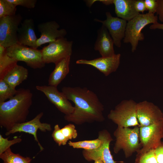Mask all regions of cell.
Masks as SVG:
<instances>
[{"instance_id":"cell-1","label":"cell","mask_w":163,"mask_h":163,"mask_svg":"<svg viewBox=\"0 0 163 163\" xmlns=\"http://www.w3.org/2000/svg\"><path fill=\"white\" fill-rule=\"evenodd\" d=\"M61 90L75 105L73 112L65 115L66 121L77 125L104 121V106L93 91L86 87H79L65 86Z\"/></svg>"},{"instance_id":"cell-2","label":"cell","mask_w":163,"mask_h":163,"mask_svg":"<svg viewBox=\"0 0 163 163\" xmlns=\"http://www.w3.org/2000/svg\"><path fill=\"white\" fill-rule=\"evenodd\" d=\"M33 94L28 89L20 88L8 101L0 102V126L7 131L26 122L32 104Z\"/></svg>"},{"instance_id":"cell-3","label":"cell","mask_w":163,"mask_h":163,"mask_svg":"<svg viewBox=\"0 0 163 163\" xmlns=\"http://www.w3.org/2000/svg\"><path fill=\"white\" fill-rule=\"evenodd\" d=\"M139 126L133 128L118 126L113 133L116 142L113 148L117 154L122 150L126 158L131 156L133 153L141 149L139 140Z\"/></svg>"},{"instance_id":"cell-4","label":"cell","mask_w":163,"mask_h":163,"mask_svg":"<svg viewBox=\"0 0 163 163\" xmlns=\"http://www.w3.org/2000/svg\"><path fill=\"white\" fill-rule=\"evenodd\" d=\"M157 21V16L148 12L145 14L139 13L128 21L123 42L131 44L132 52L136 50L139 41L144 39V34L142 32V29L149 24L158 22Z\"/></svg>"},{"instance_id":"cell-5","label":"cell","mask_w":163,"mask_h":163,"mask_svg":"<svg viewBox=\"0 0 163 163\" xmlns=\"http://www.w3.org/2000/svg\"><path fill=\"white\" fill-rule=\"evenodd\" d=\"M137 104L133 100H123L110 110L107 117L119 126H139L137 117Z\"/></svg>"},{"instance_id":"cell-6","label":"cell","mask_w":163,"mask_h":163,"mask_svg":"<svg viewBox=\"0 0 163 163\" xmlns=\"http://www.w3.org/2000/svg\"><path fill=\"white\" fill-rule=\"evenodd\" d=\"M6 51L10 57L18 62H24L34 69H41L45 66L41 50L17 43L7 48Z\"/></svg>"},{"instance_id":"cell-7","label":"cell","mask_w":163,"mask_h":163,"mask_svg":"<svg viewBox=\"0 0 163 163\" xmlns=\"http://www.w3.org/2000/svg\"><path fill=\"white\" fill-rule=\"evenodd\" d=\"M72 41L64 37L51 42L41 50L44 63L56 64L62 59L71 57L72 53Z\"/></svg>"},{"instance_id":"cell-8","label":"cell","mask_w":163,"mask_h":163,"mask_svg":"<svg viewBox=\"0 0 163 163\" xmlns=\"http://www.w3.org/2000/svg\"><path fill=\"white\" fill-rule=\"evenodd\" d=\"M22 20L20 14L0 18V45L7 48L18 43V31Z\"/></svg>"},{"instance_id":"cell-9","label":"cell","mask_w":163,"mask_h":163,"mask_svg":"<svg viewBox=\"0 0 163 163\" xmlns=\"http://www.w3.org/2000/svg\"><path fill=\"white\" fill-rule=\"evenodd\" d=\"M98 138L101 141L100 146L94 149H83L84 158L88 161L101 160L103 163H116L110 150V143L113 140L110 133L106 129L101 130L98 133Z\"/></svg>"},{"instance_id":"cell-10","label":"cell","mask_w":163,"mask_h":163,"mask_svg":"<svg viewBox=\"0 0 163 163\" xmlns=\"http://www.w3.org/2000/svg\"><path fill=\"white\" fill-rule=\"evenodd\" d=\"M139 140L141 149L137 153H142L155 149L161 143V120L147 126H140Z\"/></svg>"},{"instance_id":"cell-11","label":"cell","mask_w":163,"mask_h":163,"mask_svg":"<svg viewBox=\"0 0 163 163\" xmlns=\"http://www.w3.org/2000/svg\"><path fill=\"white\" fill-rule=\"evenodd\" d=\"M43 114V112H40L32 120L15 125L11 130L5 133V135L8 136L17 132H22L31 134L33 136L35 140L37 142L40 151H42L44 148L38 139L37 131L39 129L42 132H46L51 131L52 129L50 124L40 122Z\"/></svg>"},{"instance_id":"cell-12","label":"cell","mask_w":163,"mask_h":163,"mask_svg":"<svg viewBox=\"0 0 163 163\" xmlns=\"http://www.w3.org/2000/svg\"><path fill=\"white\" fill-rule=\"evenodd\" d=\"M36 88L43 92L49 101L65 115L73 112L74 107L63 93L58 90L57 87L49 85H37Z\"/></svg>"},{"instance_id":"cell-13","label":"cell","mask_w":163,"mask_h":163,"mask_svg":"<svg viewBox=\"0 0 163 163\" xmlns=\"http://www.w3.org/2000/svg\"><path fill=\"white\" fill-rule=\"evenodd\" d=\"M162 112L153 103L144 101L137 103V117L139 126H147L162 120Z\"/></svg>"},{"instance_id":"cell-14","label":"cell","mask_w":163,"mask_h":163,"mask_svg":"<svg viewBox=\"0 0 163 163\" xmlns=\"http://www.w3.org/2000/svg\"><path fill=\"white\" fill-rule=\"evenodd\" d=\"M106 19L102 21L97 18L94 21L101 23L108 30L114 44L118 47L121 46V41L124 38L127 21L118 17H113L109 12L106 13Z\"/></svg>"},{"instance_id":"cell-15","label":"cell","mask_w":163,"mask_h":163,"mask_svg":"<svg viewBox=\"0 0 163 163\" xmlns=\"http://www.w3.org/2000/svg\"><path fill=\"white\" fill-rule=\"evenodd\" d=\"M120 57L121 54L118 53L111 56L101 57L91 60L80 59L76 63L92 66L107 76L117 71L120 65Z\"/></svg>"},{"instance_id":"cell-16","label":"cell","mask_w":163,"mask_h":163,"mask_svg":"<svg viewBox=\"0 0 163 163\" xmlns=\"http://www.w3.org/2000/svg\"><path fill=\"white\" fill-rule=\"evenodd\" d=\"M59 24L54 21L39 24L37 29L41 34L37 41L36 48L43 44L49 43L58 38L64 37L67 31L64 29H59Z\"/></svg>"},{"instance_id":"cell-17","label":"cell","mask_w":163,"mask_h":163,"mask_svg":"<svg viewBox=\"0 0 163 163\" xmlns=\"http://www.w3.org/2000/svg\"><path fill=\"white\" fill-rule=\"evenodd\" d=\"M38 39L35 34L33 20L32 18L24 20L21 23L18 30V43L37 49Z\"/></svg>"},{"instance_id":"cell-18","label":"cell","mask_w":163,"mask_h":163,"mask_svg":"<svg viewBox=\"0 0 163 163\" xmlns=\"http://www.w3.org/2000/svg\"><path fill=\"white\" fill-rule=\"evenodd\" d=\"M113 40L107 28L103 25L98 30L94 49L98 51L101 57H109L115 53Z\"/></svg>"},{"instance_id":"cell-19","label":"cell","mask_w":163,"mask_h":163,"mask_svg":"<svg viewBox=\"0 0 163 163\" xmlns=\"http://www.w3.org/2000/svg\"><path fill=\"white\" fill-rule=\"evenodd\" d=\"M135 0H113L117 16L128 21L138 15L139 13L135 8Z\"/></svg>"},{"instance_id":"cell-20","label":"cell","mask_w":163,"mask_h":163,"mask_svg":"<svg viewBox=\"0 0 163 163\" xmlns=\"http://www.w3.org/2000/svg\"><path fill=\"white\" fill-rule=\"evenodd\" d=\"M70 57L64 58L55 64L48 80L49 85L57 87L69 72Z\"/></svg>"},{"instance_id":"cell-21","label":"cell","mask_w":163,"mask_h":163,"mask_svg":"<svg viewBox=\"0 0 163 163\" xmlns=\"http://www.w3.org/2000/svg\"><path fill=\"white\" fill-rule=\"evenodd\" d=\"M28 75V72L27 69L17 64L9 71L3 79L15 88L27 79Z\"/></svg>"},{"instance_id":"cell-22","label":"cell","mask_w":163,"mask_h":163,"mask_svg":"<svg viewBox=\"0 0 163 163\" xmlns=\"http://www.w3.org/2000/svg\"><path fill=\"white\" fill-rule=\"evenodd\" d=\"M7 48L0 45V80L3 79L18 61L7 54Z\"/></svg>"},{"instance_id":"cell-23","label":"cell","mask_w":163,"mask_h":163,"mask_svg":"<svg viewBox=\"0 0 163 163\" xmlns=\"http://www.w3.org/2000/svg\"><path fill=\"white\" fill-rule=\"evenodd\" d=\"M0 158L4 163H31L32 160L29 157H24L13 153L11 148L0 155Z\"/></svg>"},{"instance_id":"cell-24","label":"cell","mask_w":163,"mask_h":163,"mask_svg":"<svg viewBox=\"0 0 163 163\" xmlns=\"http://www.w3.org/2000/svg\"><path fill=\"white\" fill-rule=\"evenodd\" d=\"M101 143V140L97 138L90 140H85L77 142L69 141V145L74 149H82L85 150H92L96 149L100 146Z\"/></svg>"},{"instance_id":"cell-25","label":"cell","mask_w":163,"mask_h":163,"mask_svg":"<svg viewBox=\"0 0 163 163\" xmlns=\"http://www.w3.org/2000/svg\"><path fill=\"white\" fill-rule=\"evenodd\" d=\"M17 90L12 87L3 79L0 80V102L6 101L13 97Z\"/></svg>"},{"instance_id":"cell-26","label":"cell","mask_w":163,"mask_h":163,"mask_svg":"<svg viewBox=\"0 0 163 163\" xmlns=\"http://www.w3.org/2000/svg\"><path fill=\"white\" fill-rule=\"evenodd\" d=\"M16 7L8 0H0V18L16 14Z\"/></svg>"},{"instance_id":"cell-27","label":"cell","mask_w":163,"mask_h":163,"mask_svg":"<svg viewBox=\"0 0 163 163\" xmlns=\"http://www.w3.org/2000/svg\"><path fill=\"white\" fill-rule=\"evenodd\" d=\"M134 163H158L154 149L142 153H137Z\"/></svg>"},{"instance_id":"cell-28","label":"cell","mask_w":163,"mask_h":163,"mask_svg":"<svg viewBox=\"0 0 163 163\" xmlns=\"http://www.w3.org/2000/svg\"><path fill=\"white\" fill-rule=\"evenodd\" d=\"M52 136L54 141L59 146L66 145L69 140L63 134L58 124L55 125Z\"/></svg>"},{"instance_id":"cell-29","label":"cell","mask_w":163,"mask_h":163,"mask_svg":"<svg viewBox=\"0 0 163 163\" xmlns=\"http://www.w3.org/2000/svg\"><path fill=\"white\" fill-rule=\"evenodd\" d=\"M8 138H4L2 135L0 134V155L10 148L12 145L19 143L22 141L21 138L17 137H16L11 140H8Z\"/></svg>"},{"instance_id":"cell-30","label":"cell","mask_w":163,"mask_h":163,"mask_svg":"<svg viewBox=\"0 0 163 163\" xmlns=\"http://www.w3.org/2000/svg\"><path fill=\"white\" fill-rule=\"evenodd\" d=\"M63 134L69 140L76 138L78 136L77 130L75 125L72 123H69L65 125L61 129Z\"/></svg>"},{"instance_id":"cell-31","label":"cell","mask_w":163,"mask_h":163,"mask_svg":"<svg viewBox=\"0 0 163 163\" xmlns=\"http://www.w3.org/2000/svg\"><path fill=\"white\" fill-rule=\"evenodd\" d=\"M16 6H21L28 9H32L35 7L37 0H8Z\"/></svg>"},{"instance_id":"cell-32","label":"cell","mask_w":163,"mask_h":163,"mask_svg":"<svg viewBox=\"0 0 163 163\" xmlns=\"http://www.w3.org/2000/svg\"><path fill=\"white\" fill-rule=\"evenodd\" d=\"M146 7L149 12L154 14L156 12L157 7V2L155 0H145Z\"/></svg>"},{"instance_id":"cell-33","label":"cell","mask_w":163,"mask_h":163,"mask_svg":"<svg viewBox=\"0 0 163 163\" xmlns=\"http://www.w3.org/2000/svg\"><path fill=\"white\" fill-rule=\"evenodd\" d=\"M154 153L158 163H163V142L154 149Z\"/></svg>"},{"instance_id":"cell-34","label":"cell","mask_w":163,"mask_h":163,"mask_svg":"<svg viewBox=\"0 0 163 163\" xmlns=\"http://www.w3.org/2000/svg\"><path fill=\"white\" fill-rule=\"evenodd\" d=\"M134 6L136 10L139 13L141 12L143 13L147 10L144 0H135Z\"/></svg>"},{"instance_id":"cell-35","label":"cell","mask_w":163,"mask_h":163,"mask_svg":"<svg viewBox=\"0 0 163 163\" xmlns=\"http://www.w3.org/2000/svg\"><path fill=\"white\" fill-rule=\"evenodd\" d=\"M157 7L156 12L160 21L163 22V0H157Z\"/></svg>"},{"instance_id":"cell-36","label":"cell","mask_w":163,"mask_h":163,"mask_svg":"<svg viewBox=\"0 0 163 163\" xmlns=\"http://www.w3.org/2000/svg\"><path fill=\"white\" fill-rule=\"evenodd\" d=\"M149 28L151 29H159L163 30V24H160L157 22L151 25Z\"/></svg>"},{"instance_id":"cell-37","label":"cell","mask_w":163,"mask_h":163,"mask_svg":"<svg viewBox=\"0 0 163 163\" xmlns=\"http://www.w3.org/2000/svg\"><path fill=\"white\" fill-rule=\"evenodd\" d=\"M98 1L106 5L113 4V0H102Z\"/></svg>"},{"instance_id":"cell-38","label":"cell","mask_w":163,"mask_h":163,"mask_svg":"<svg viewBox=\"0 0 163 163\" xmlns=\"http://www.w3.org/2000/svg\"><path fill=\"white\" fill-rule=\"evenodd\" d=\"M161 129L162 139H163V111L162 112V119L161 120Z\"/></svg>"},{"instance_id":"cell-39","label":"cell","mask_w":163,"mask_h":163,"mask_svg":"<svg viewBox=\"0 0 163 163\" xmlns=\"http://www.w3.org/2000/svg\"><path fill=\"white\" fill-rule=\"evenodd\" d=\"M94 163H103L102 161L101 160H96L94 161Z\"/></svg>"}]
</instances>
